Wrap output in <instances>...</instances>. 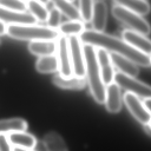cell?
Listing matches in <instances>:
<instances>
[{
  "label": "cell",
  "mask_w": 151,
  "mask_h": 151,
  "mask_svg": "<svg viewBox=\"0 0 151 151\" xmlns=\"http://www.w3.org/2000/svg\"><path fill=\"white\" fill-rule=\"evenodd\" d=\"M1 40H0V45H1Z\"/></svg>",
  "instance_id": "obj_33"
},
{
  "label": "cell",
  "mask_w": 151,
  "mask_h": 151,
  "mask_svg": "<svg viewBox=\"0 0 151 151\" xmlns=\"http://www.w3.org/2000/svg\"><path fill=\"white\" fill-rule=\"evenodd\" d=\"M78 37L83 44L106 50L130 60L136 65L143 67L150 66V55L145 54L130 46L124 40L104 32L93 29H84Z\"/></svg>",
  "instance_id": "obj_1"
},
{
  "label": "cell",
  "mask_w": 151,
  "mask_h": 151,
  "mask_svg": "<svg viewBox=\"0 0 151 151\" xmlns=\"http://www.w3.org/2000/svg\"><path fill=\"white\" fill-rule=\"evenodd\" d=\"M107 8L103 1H96L93 3V12L91 19L93 30L103 32L107 21Z\"/></svg>",
  "instance_id": "obj_12"
},
{
  "label": "cell",
  "mask_w": 151,
  "mask_h": 151,
  "mask_svg": "<svg viewBox=\"0 0 151 151\" xmlns=\"http://www.w3.org/2000/svg\"><path fill=\"white\" fill-rule=\"evenodd\" d=\"M13 151H34L32 149H22L19 147H13Z\"/></svg>",
  "instance_id": "obj_32"
},
{
  "label": "cell",
  "mask_w": 151,
  "mask_h": 151,
  "mask_svg": "<svg viewBox=\"0 0 151 151\" xmlns=\"http://www.w3.org/2000/svg\"><path fill=\"white\" fill-rule=\"evenodd\" d=\"M61 14L55 7L48 11V16L47 20V26L48 28L58 30L61 25Z\"/></svg>",
  "instance_id": "obj_27"
},
{
  "label": "cell",
  "mask_w": 151,
  "mask_h": 151,
  "mask_svg": "<svg viewBox=\"0 0 151 151\" xmlns=\"http://www.w3.org/2000/svg\"><path fill=\"white\" fill-rule=\"evenodd\" d=\"M6 32V26L0 21V35H4Z\"/></svg>",
  "instance_id": "obj_30"
},
{
  "label": "cell",
  "mask_w": 151,
  "mask_h": 151,
  "mask_svg": "<svg viewBox=\"0 0 151 151\" xmlns=\"http://www.w3.org/2000/svg\"><path fill=\"white\" fill-rule=\"evenodd\" d=\"M0 21L9 25H34L37 19L27 12L10 11L0 7Z\"/></svg>",
  "instance_id": "obj_10"
},
{
  "label": "cell",
  "mask_w": 151,
  "mask_h": 151,
  "mask_svg": "<svg viewBox=\"0 0 151 151\" xmlns=\"http://www.w3.org/2000/svg\"><path fill=\"white\" fill-rule=\"evenodd\" d=\"M122 40L134 49L149 55H150V41L146 36L139 33L126 29L123 31Z\"/></svg>",
  "instance_id": "obj_11"
},
{
  "label": "cell",
  "mask_w": 151,
  "mask_h": 151,
  "mask_svg": "<svg viewBox=\"0 0 151 151\" xmlns=\"http://www.w3.org/2000/svg\"><path fill=\"white\" fill-rule=\"evenodd\" d=\"M93 3L91 0H80L79 1V12L80 18L85 22H91L93 12Z\"/></svg>",
  "instance_id": "obj_25"
},
{
  "label": "cell",
  "mask_w": 151,
  "mask_h": 151,
  "mask_svg": "<svg viewBox=\"0 0 151 151\" xmlns=\"http://www.w3.org/2000/svg\"><path fill=\"white\" fill-rule=\"evenodd\" d=\"M0 151H13V146L6 134H0Z\"/></svg>",
  "instance_id": "obj_28"
},
{
  "label": "cell",
  "mask_w": 151,
  "mask_h": 151,
  "mask_svg": "<svg viewBox=\"0 0 151 151\" xmlns=\"http://www.w3.org/2000/svg\"><path fill=\"white\" fill-rule=\"evenodd\" d=\"M144 129L149 136L150 135V123L144 125Z\"/></svg>",
  "instance_id": "obj_31"
},
{
  "label": "cell",
  "mask_w": 151,
  "mask_h": 151,
  "mask_svg": "<svg viewBox=\"0 0 151 151\" xmlns=\"http://www.w3.org/2000/svg\"><path fill=\"white\" fill-rule=\"evenodd\" d=\"M28 49L32 54L40 57L54 55L56 52V42L54 41H31Z\"/></svg>",
  "instance_id": "obj_16"
},
{
  "label": "cell",
  "mask_w": 151,
  "mask_h": 151,
  "mask_svg": "<svg viewBox=\"0 0 151 151\" xmlns=\"http://www.w3.org/2000/svg\"><path fill=\"white\" fill-rule=\"evenodd\" d=\"M73 74L79 78L86 77L85 58L81 43L78 35L68 37Z\"/></svg>",
  "instance_id": "obj_6"
},
{
  "label": "cell",
  "mask_w": 151,
  "mask_h": 151,
  "mask_svg": "<svg viewBox=\"0 0 151 151\" xmlns=\"http://www.w3.org/2000/svg\"><path fill=\"white\" fill-rule=\"evenodd\" d=\"M111 13L116 19L129 27L130 30L144 36L149 34L150 25L142 16L116 4L112 7Z\"/></svg>",
  "instance_id": "obj_4"
},
{
  "label": "cell",
  "mask_w": 151,
  "mask_h": 151,
  "mask_svg": "<svg viewBox=\"0 0 151 151\" xmlns=\"http://www.w3.org/2000/svg\"><path fill=\"white\" fill-rule=\"evenodd\" d=\"M123 99L127 109L137 120L143 125L150 123V113L145 109L137 96L126 92Z\"/></svg>",
  "instance_id": "obj_8"
},
{
  "label": "cell",
  "mask_w": 151,
  "mask_h": 151,
  "mask_svg": "<svg viewBox=\"0 0 151 151\" xmlns=\"http://www.w3.org/2000/svg\"><path fill=\"white\" fill-rule=\"evenodd\" d=\"M56 52L60 75L66 78L73 77L68 37L59 36L56 42Z\"/></svg>",
  "instance_id": "obj_7"
},
{
  "label": "cell",
  "mask_w": 151,
  "mask_h": 151,
  "mask_svg": "<svg viewBox=\"0 0 151 151\" xmlns=\"http://www.w3.org/2000/svg\"><path fill=\"white\" fill-rule=\"evenodd\" d=\"M43 145L46 151H68L63 139L55 132H50L45 136Z\"/></svg>",
  "instance_id": "obj_21"
},
{
  "label": "cell",
  "mask_w": 151,
  "mask_h": 151,
  "mask_svg": "<svg viewBox=\"0 0 151 151\" xmlns=\"http://www.w3.org/2000/svg\"><path fill=\"white\" fill-rule=\"evenodd\" d=\"M27 129V123L23 119L15 118L0 120V134L24 132Z\"/></svg>",
  "instance_id": "obj_19"
},
{
  "label": "cell",
  "mask_w": 151,
  "mask_h": 151,
  "mask_svg": "<svg viewBox=\"0 0 151 151\" xmlns=\"http://www.w3.org/2000/svg\"><path fill=\"white\" fill-rule=\"evenodd\" d=\"M27 8L30 11V14L40 22H46L48 16V11L45 7V5L38 1H29L27 2Z\"/></svg>",
  "instance_id": "obj_24"
},
{
  "label": "cell",
  "mask_w": 151,
  "mask_h": 151,
  "mask_svg": "<svg viewBox=\"0 0 151 151\" xmlns=\"http://www.w3.org/2000/svg\"><path fill=\"white\" fill-rule=\"evenodd\" d=\"M85 29L84 24L79 21H70L61 23L58 31L62 35H79Z\"/></svg>",
  "instance_id": "obj_23"
},
{
  "label": "cell",
  "mask_w": 151,
  "mask_h": 151,
  "mask_svg": "<svg viewBox=\"0 0 151 151\" xmlns=\"http://www.w3.org/2000/svg\"><path fill=\"white\" fill-rule=\"evenodd\" d=\"M113 82L120 88L124 89L127 92L130 93L138 97L150 98V87L134 77L123 74L120 72H116L114 75Z\"/></svg>",
  "instance_id": "obj_5"
},
{
  "label": "cell",
  "mask_w": 151,
  "mask_h": 151,
  "mask_svg": "<svg viewBox=\"0 0 151 151\" xmlns=\"http://www.w3.org/2000/svg\"><path fill=\"white\" fill-rule=\"evenodd\" d=\"M114 3L140 16L147 14L150 11L149 2L144 0H116Z\"/></svg>",
  "instance_id": "obj_17"
},
{
  "label": "cell",
  "mask_w": 151,
  "mask_h": 151,
  "mask_svg": "<svg viewBox=\"0 0 151 151\" xmlns=\"http://www.w3.org/2000/svg\"><path fill=\"white\" fill-rule=\"evenodd\" d=\"M53 83L63 88L81 89L86 86L87 80L86 78H79L73 76L70 78H64L60 74L55 75L52 78Z\"/></svg>",
  "instance_id": "obj_18"
},
{
  "label": "cell",
  "mask_w": 151,
  "mask_h": 151,
  "mask_svg": "<svg viewBox=\"0 0 151 151\" xmlns=\"http://www.w3.org/2000/svg\"><path fill=\"white\" fill-rule=\"evenodd\" d=\"M107 110L111 113L119 112L122 107V94L120 88L114 82L106 88L105 102Z\"/></svg>",
  "instance_id": "obj_13"
},
{
  "label": "cell",
  "mask_w": 151,
  "mask_h": 151,
  "mask_svg": "<svg viewBox=\"0 0 151 151\" xmlns=\"http://www.w3.org/2000/svg\"><path fill=\"white\" fill-rule=\"evenodd\" d=\"M85 58L86 76L90 90L94 100L100 104L105 102L106 86L103 84L98 65L96 48L91 45L83 44Z\"/></svg>",
  "instance_id": "obj_2"
},
{
  "label": "cell",
  "mask_w": 151,
  "mask_h": 151,
  "mask_svg": "<svg viewBox=\"0 0 151 151\" xmlns=\"http://www.w3.org/2000/svg\"><path fill=\"white\" fill-rule=\"evenodd\" d=\"M0 7L10 11L25 12L27 5L26 2L19 0H0Z\"/></svg>",
  "instance_id": "obj_26"
},
{
  "label": "cell",
  "mask_w": 151,
  "mask_h": 151,
  "mask_svg": "<svg viewBox=\"0 0 151 151\" xmlns=\"http://www.w3.org/2000/svg\"><path fill=\"white\" fill-rule=\"evenodd\" d=\"M6 33L11 37L22 40L54 41L60 35L58 30L37 25H9Z\"/></svg>",
  "instance_id": "obj_3"
},
{
  "label": "cell",
  "mask_w": 151,
  "mask_h": 151,
  "mask_svg": "<svg viewBox=\"0 0 151 151\" xmlns=\"http://www.w3.org/2000/svg\"><path fill=\"white\" fill-rule=\"evenodd\" d=\"M96 51L102 81L105 86H107L113 82L115 73L109 52L100 48H96Z\"/></svg>",
  "instance_id": "obj_9"
},
{
  "label": "cell",
  "mask_w": 151,
  "mask_h": 151,
  "mask_svg": "<svg viewBox=\"0 0 151 151\" xmlns=\"http://www.w3.org/2000/svg\"><path fill=\"white\" fill-rule=\"evenodd\" d=\"M36 70L42 73L55 72L58 69V61L55 55L40 57L35 64Z\"/></svg>",
  "instance_id": "obj_22"
},
{
  "label": "cell",
  "mask_w": 151,
  "mask_h": 151,
  "mask_svg": "<svg viewBox=\"0 0 151 151\" xmlns=\"http://www.w3.org/2000/svg\"><path fill=\"white\" fill-rule=\"evenodd\" d=\"M7 137L11 145L15 147L32 149L37 144L34 136L25 132L10 133L7 135Z\"/></svg>",
  "instance_id": "obj_15"
},
{
  "label": "cell",
  "mask_w": 151,
  "mask_h": 151,
  "mask_svg": "<svg viewBox=\"0 0 151 151\" xmlns=\"http://www.w3.org/2000/svg\"><path fill=\"white\" fill-rule=\"evenodd\" d=\"M52 2L54 7L71 21H79L80 18L79 10L71 1L55 0Z\"/></svg>",
  "instance_id": "obj_20"
},
{
  "label": "cell",
  "mask_w": 151,
  "mask_h": 151,
  "mask_svg": "<svg viewBox=\"0 0 151 151\" xmlns=\"http://www.w3.org/2000/svg\"><path fill=\"white\" fill-rule=\"evenodd\" d=\"M144 107L145 109L150 113V98H147V99H144L143 101L142 102Z\"/></svg>",
  "instance_id": "obj_29"
},
{
  "label": "cell",
  "mask_w": 151,
  "mask_h": 151,
  "mask_svg": "<svg viewBox=\"0 0 151 151\" xmlns=\"http://www.w3.org/2000/svg\"><path fill=\"white\" fill-rule=\"evenodd\" d=\"M109 55L113 67L117 68L118 72L132 77L138 75L139 70L135 63L124 57L113 52H109Z\"/></svg>",
  "instance_id": "obj_14"
}]
</instances>
